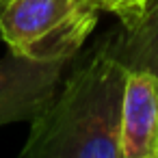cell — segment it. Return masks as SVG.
Masks as SVG:
<instances>
[{
	"label": "cell",
	"mask_w": 158,
	"mask_h": 158,
	"mask_svg": "<svg viewBox=\"0 0 158 158\" xmlns=\"http://www.w3.org/2000/svg\"><path fill=\"white\" fill-rule=\"evenodd\" d=\"M128 67L95 52L59 87L31 121L18 158H123L121 100Z\"/></svg>",
	"instance_id": "cell-1"
},
{
	"label": "cell",
	"mask_w": 158,
	"mask_h": 158,
	"mask_svg": "<svg viewBox=\"0 0 158 158\" xmlns=\"http://www.w3.org/2000/svg\"><path fill=\"white\" fill-rule=\"evenodd\" d=\"M95 5L78 0H7L0 39L35 61H72L98 22Z\"/></svg>",
	"instance_id": "cell-2"
},
{
	"label": "cell",
	"mask_w": 158,
	"mask_h": 158,
	"mask_svg": "<svg viewBox=\"0 0 158 158\" xmlns=\"http://www.w3.org/2000/svg\"><path fill=\"white\" fill-rule=\"evenodd\" d=\"M69 61H35L9 52L0 61V126L39 115L61 87Z\"/></svg>",
	"instance_id": "cell-3"
},
{
	"label": "cell",
	"mask_w": 158,
	"mask_h": 158,
	"mask_svg": "<svg viewBox=\"0 0 158 158\" xmlns=\"http://www.w3.org/2000/svg\"><path fill=\"white\" fill-rule=\"evenodd\" d=\"M123 158H158V76L128 69L121 100Z\"/></svg>",
	"instance_id": "cell-4"
},
{
	"label": "cell",
	"mask_w": 158,
	"mask_h": 158,
	"mask_svg": "<svg viewBox=\"0 0 158 158\" xmlns=\"http://www.w3.org/2000/svg\"><path fill=\"white\" fill-rule=\"evenodd\" d=\"M121 33L104 48L128 69H145L158 76V0L119 15Z\"/></svg>",
	"instance_id": "cell-5"
},
{
	"label": "cell",
	"mask_w": 158,
	"mask_h": 158,
	"mask_svg": "<svg viewBox=\"0 0 158 158\" xmlns=\"http://www.w3.org/2000/svg\"><path fill=\"white\" fill-rule=\"evenodd\" d=\"M145 0H98V9L100 11H110L115 15H126L136 11Z\"/></svg>",
	"instance_id": "cell-6"
},
{
	"label": "cell",
	"mask_w": 158,
	"mask_h": 158,
	"mask_svg": "<svg viewBox=\"0 0 158 158\" xmlns=\"http://www.w3.org/2000/svg\"><path fill=\"white\" fill-rule=\"evenodd\" d=\"M85 5H95L98 7V0H85Z\"/></svg>",
	"instance_id": "cell-7"
},
{
	"label": "cell",
	"mask_w": 158,
	"mask_h": 158,
	"mask_svg": "<svg viewBox=\"0 0 158 158\" xmlns=\"http://www.w3.org/2000/svg\"><path fill=\"white\" fill-rule=\"evenodd\" d=\"M5 2L7 0H0V13H2V9H5Z\"/></svg>",
	"instance_id": "cell-8"
},
{
	"label": "cell",
	"mask_w": 158,
	"mask_h": 158,
	"mask_svg": "<svg viewBox=\"0 0 158 158\" xmlns=\"http://www.w3.org/2000/svg\"><path fill=\"white\" fill-rule=\"evenodd\" d=\"M78 2H80V5H85V0H78Z\"/></svg>",
	"instance_id": "cell-9"
}]
</instances>
